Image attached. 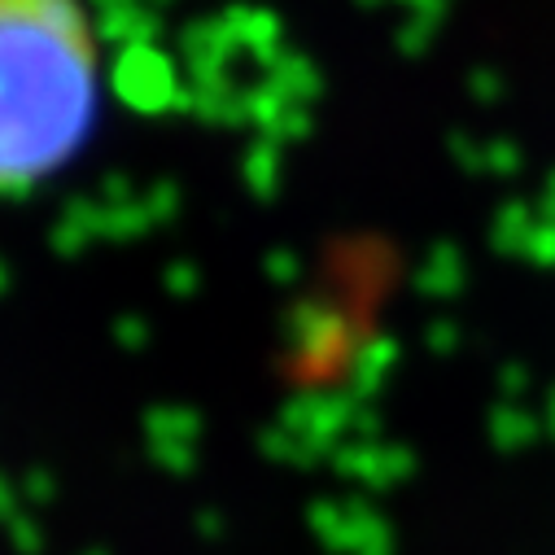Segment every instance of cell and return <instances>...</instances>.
<instances>
[{
  "mask_svg": "<svg viewBox=\"0 0 555 555\" xmlns=\"http://www.w3.org/2000/svg\"><path fill=\"white\" fill-rule=\"evenodd\" d=\"M105 49L88 0H0V197L57 180L92 141Z\"/></svg>",
  "mask_w": 555,
  "mask_h": 555,
  "instance_id": "6da1fadb",
  "label": "cell"
}]
</instances>
